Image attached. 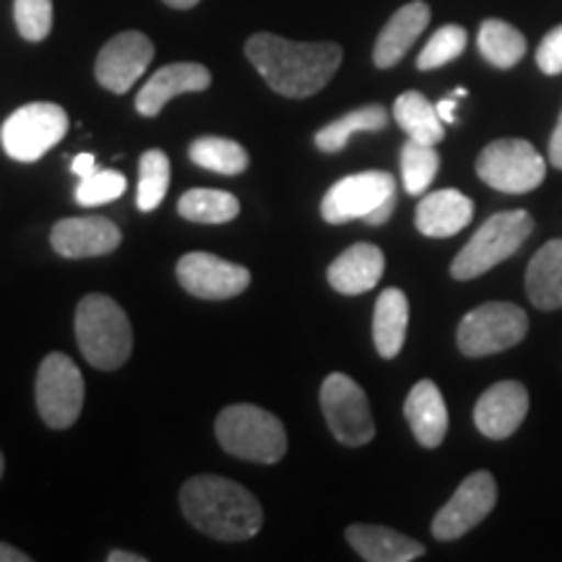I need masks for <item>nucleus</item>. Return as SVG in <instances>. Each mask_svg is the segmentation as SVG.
<instances>
[{
    "mask_svg": "<svg viewBox=\"0 0 562 562\" xmlns=\"http://www.w3.org/2000/svg\"><path fill=\"white\" fill-rule=\"evenodd\" d=\"M533 232V220L529 211L516 209V211H501V214H492L480 229L474 232V237L463 245V250L453 258L451 263V277L459 281H469L482 277L490 269H495L497 263L508 261L513 252L521 250Z\"/></svg>",
    "mask_w": 562,
    "mask_h": 562,
    "instance_id": "obj_5",
    "label": "nucleus"
},
{
    "mask_svg": "<svg viewBox=\"0 0 562 562\" xmlns=\"http://www.w3.org/2000/svg\"><path fill=\"white\" fill-rule=\"evenodd\" d=\"M167 5H172V9H193V5H199L201 0H165Z\"/></svg>",
    "mask_w": 562,
    "mask_h": 562,
    "instance_id": "obj_41",
    "label": "nucleus"
},
{
    "mask_svg": "<svg viewBox=\"0 0 562 562\" xmlns=\"http://www.w3.org/2000/svg\"><path fill=\"white\" fill-rule=\"evenodd\" d=\"M550 161H552V167L562 170V112H560V121H558V125H554V133L550 138Z\"/></svg>",
    "mask_w": 562,
    "mask_h": 562,
    "instance_id": "obj_36",
    "label": "nucleus"
},
{
    "mask_svg": "<svg viewBox=\"0 0 562 562\" xmlns=\"http://www.w3.org/2000/svg\"><path fill=\"white\" fill-rule=\"evenodd\" d=\"M191 159L203 170L216 175H243L248 170V151L237 140L206 136L191 144Z\"/></svg>",
    "mask_w": 562,
    "mask_h": 562,
    "instance_id": "obj_29",
    "label": "nucleus"
},
{
    "mask_svg": "<svg viewBox=\"0 0 562 562\" xmlns=\"http://www.w3.org/2000/svg\"><path fill=\"white\" fill-rule=\"evenodd\" d=\"M497 503V484L490 472H474L461 482L453 497L438 510L432 533L440 542H453L490 516Z\"/></svg>",
    "mask_w": 562,
    "mask_h": 562,
    "instance_id": "obj_12",
    "label": "nucleus"
},
{
    "mask_svg": "<svg viewBox=\"0 0 562 562\" xmlns=\"http://www.w3.org/2000/svg\"><path fill=\"white\" fill-rule=\"evenodd\" d=\"M529 414V391L518 381L490 385L474 406V425L484 438L505 440L524 425Z\"/></svg>",
    "mask_w": 562,
    "mask_h": 562,
    "instance_id": "obj_15",
    "label": "nucleus"
},
{
    "mask_svg": "<svg viewBox=\"0 0 562 562\" xmlns=\"http://www.w3.org/2000/svg\"><path fill=\"white\" fill-rule=\"evenodd\" d=\"M476 47L490 66L508 70L524 60L526 37L508 21L487 19L482 21L480 34H476Z\"/></svg>",
    "mask_w": 562,
    "mask_h": 562,
    "instance_id": "obj_27",
    "label": "nucleus"
},
{
    "mask_svg": "<svg viewBox=\"0 0 562 562\" xmlns=\"http://www.w3.org/2000/svg\"><path fill=\"white\" fill-rule=\"evenodd\" d=\"M182 220L201 224H227L240 214V203L227 191H211V188H193L182 193L178 203Z\"/></svg>",
    "mask_w": 562,
    "mask_h": 562,
    "instance_id": "obj_28",
    "label": "nucleus"
},
{
    "mask_svg": "<svg viewBox=\"0 0 562 562\" xmlns=\"http://www.w3.org/2000/svg\"><path fill=\"white\" fill-rule=\"evenodd\" d=\"M167 188H170V159H167V154L159 149L146 151L138 161V209L146 211V214L159 209L167 195Z\"/></svg>",
    "mask_w": 562,
    "mask_h": 562,
    "instance_id": "obj_30",
    "label": "nucleus"
},
{
    "mask_svg": "<svg viewBox=\"0 0 562 562\" xmlns=\"http://www.w3.org/2000/svg\"><path fill=\"white\" fill-rule=\"evenodd\" d=\"M154 60V42L140 32H123L102 47L97 58V81L112 94H125Z\"/></svg>",
    "mask_w": 562,
    "mask_h": 562,
    "instance_id": "obj_14",
    "label": "nucleus"
},
{
    "mask_svg": "<svg viewBox=\"0 0 562 562\" xmlns=\"http://www.w3.org/2000/svg\"><path fill=\"white\" fill-rule=\"evenodd\" d=\"M476 175L495 191L521 195L537 191L544 182L547 161L529 140L501 138L492 140L476 157Z\"/></svg>",
    "mask_w": 562,
    "mask_h": 562,
    "instance_id": "obj_7",
    "label": "nucleus"
},
{
    "mask_svg": "<svg viewBox=\"0 0 562 562\" xmlns=\"http://www.w3.org/2000/svg\"><path fill=\"white\" fill-rule=\"evenodd\" d=\"M385 125H389V110L383 104H364V108L347 112L339 121L328 123L326 128L315 133V146L326 154H339L355 133H378Z\"/></svg>",
    "mask_w": 562,
    "mask_h": 562,
    "instance_id": "obj_26",
    "label": "nucleus"
},
{
    "mask_svg": "<svg viewBox=\"0 0 562 562\" xmlns=\"http://www.w3.org/2000/svg\"><path fill=\"white\" fill-rule=\"evenodd\" d=\"M216 440L224 451L252 463H277L286 453V432L279 417L252 404L227 406L216 417Z\"/></svg>",
    "mask_w": 562,
    "mask_h": 562,
    "instance_id": "obj_4",
    "label": "nucleus"
},
{
    "mask_svg": "<svg viewBox=\"0 0 562 562\" xmlns=\"http://www.w3.org/2000/svg\"><path fill=\"white\" fill-rule=\"evenodd\" d=\"M404 414L419 446L438 448L448 432V409L442 393L432 381H419L409 391L404 404Z\"/></svg>",
    "mask_w": 562,
    "mask_h": 562,
    "instance_id": "obj_21",
    "label": "nucleus"
},
{
    "mask_svg": "<svg viewBox=\"0 0 562 562\" xmlns=\"http://www.w3.org/2000/svg\"><path fill=\"white\" fill-rule=\"evenodd\" d=\"M347 542L368 562H412L425 554V547L414 539L372 524L349 526Z\"/></svg>",
    "mask_w": 562,
    "mask_h": 562,
    "instance_id": "obj_22",
    "label": "nucleus"
},
{
    "mask_svg": "<svg viewBox=\"0 0 562 562\" xmlns=\"http://www.w3.org/2000/svg\"><path fill=\"white\" fill-rule=\"evenodd\" d=\"M70 170L79 175V178H87V175L97 172V157L94 154H79V157L70 161Z\"/></svg>",
    "mask_w": 562,
    "mask_h": 562,
    "instance_id": "obj_37",
    "label": "nucleus"
},
{
    "mask_svg": "<svg viewBox=\"0 0 562 562\" xmlns=\"http://www.w3.org/2000/svg\"><path fill=\"white\" fill-rule=\"evenodd\" d=\"M537 66L547 76L562 74V24L544 34V40L537 47Z\"/></svg>",
    "mask_w": 562,
    "mask_h": 562,
    "instance_id": "obj_35",
    "label": "nucleus"
},
{
    "mask_svg": "<svg viewBox=\"0 0 562 562\" xmlns=\"http://www.w3.org/2000/svg\"><path fill=\"white\" fill-rule=\"evenodd\" d=\"M453 97H456V100H463V97H467V89H463V87H459V89H456V91H453Z\"/></svg>",
    "mask_w": 562,
    "mask_h": 562,
    "instance_id": "obj_42",
    "label": "nucleus"
},
{
    "mask_svg": "<svg viewBox=\"0 0 562 562\" xmlns=\"http://www.w3.org/2000/svg\"><path fill=\"white\" fill-rule=\"evenodd\" d=\"M50 243L63 258H97L117 250L121 229L102 216H76L55 224Z\"/></svg>",
    "mask_w": 562,
    "mask_h": 562,
    "instance_id": "obj_16",
    "label": "nucleus"
},
{
    "mask_svg": "<svg viewBox=\"0 0 562 562\" xmlns=\"http://www.w3.org/2000/svg\"><path fill=\"white\" fill-rule=\"evenodd\" d=\"M182 290L201 300H229L248 290L250 271L211 252H188L178 261Z\"/></svg>",
    "mask_w": 562,
    "mask_h": 562,
    "instance_id": "obj_13",
    "label": "nucleus"
},
{
    "mask_svg": "<svg viewBox=\"0 0 562 562\" xmlns=\"http://www.w3.org/2000/svg\"><path fill=\"white\" fill-rule=\"evenodd\" d=\"M472 199L453 188H446V191H435L419 201L414 222L425 237H453L472 222Z\"/></svg>",
    "mask_w": 562,
    "mask_h": 562,
    "instance_id": "obj_20",
    "label": "nucleus"
},
{
    "mask_svg": "<svg viewBox=\"0 0 562 562\" xmlns=\"http://www.w3.org/2000/svg\"><path fill=\"white\" fill-rule=\"evenodd\" d=\"M68 131V115L60 104L32 102L19 108L0 128V144L16 161H37Z\"/></svg>",
    "mask_w": 562,
    "mask_h": 562,
    "instance_id": "obj_9",
    "label": "nucleus"
},
{
    "mask_svg": "<svg viewBox=\"0 0 562 562\" xmlns=\"http://www.w3.org/2000/svg\"><path fill=\"white\" fill-rule=\"evenodd\" d=\"M406 328H409V300L402 290L391 286L378 297L372 315V341L383 360H393L402 351Z\"/></svg>",
    "mask_w": 562,
    "mask_h": 562,
    "instance_id": "obj_23",
    "label": "nucleus"
},
{
    "mask_svg": "<svg viewBox=\"0 0 562 562\" xmlns=\"http://www.w3.org/2000/svg\"><path fill=\"white\" fill-rule=\"evenodd\" d=\"M396 209V180L393 175L372 170L341 178L328 188L321 203V214L328 224L364 220L372 227L389 222Z\"/></svg>",
    "mask_w": 562,
    "mask_h": 562,
    "instance_id": "obj_6",
    "label": "nucleus"
},
{
    "mask_svg": "<svg viewBox=\"0 0 562 562\" xmlns=\"http://www.w3.org/2000/svg\"><path fill=\"white\" fill-rule=\"evenodd\" d=\"M180 505L195 529L220 542H245L263 526V508L248 490L224 476H193L182 484Z\"/></svg>",
    "mask_w": 562,
    "mask_h": 562,
    "instance_id": "obj_2",
    "label": "nucleus"
},
{
    "mask_svg": "<svg viewBox=\"0 0 562 562\" xmlns=\"http://www.w3.org/2000/svg\"><path fill=\"white\" fill-rule=\"evenodd\" d=\"M385 258L378 245L357 243L328 266V281L341 294H364L383 277Z\"/></svg>",
    "mask_w": 562,
    "mask_h": 562,
    "instance_id": "obj_19",
    "label": "nucleus"
},
{
    "mask_svg": "<svg viewBox=\"0 0 562 562\" xmlns=\"http://www.w3.org/2000/svg\"><path fill=\"white\" fill-rule=\"evenodd\" d=\"M3 469H5V461H3V453H0V476H3Z\"/></svg>",
    "mask_w": 562,
    "mask_h": 562,
    "instance_id": "obj_43",
    "label": "nucleus"
},
{
    "mask_svg": "<svg viewBox=\"0 0 562 562\" xmlns=\"http://www.w3.org/2000/svg\"><path fill=\"white\" fill-rule=\"evenodd\" d=\"M245 55L273 91L292 100L318 94L344 58L334 42H290L277 34H252Z\"/></svg>",
    "mask_w": 562,
    "mask_h": 562,
    "instance_id": "obj_1",
    "label": "nucleus"
},
{
    "mask_svg": "<svg viewBox=\"0 0 562 562\" xmlns=\"http://www.w3.org/2000/svg\"><path fill=\"white\" fill-rule=\"evenodd\" d=\"M0 562H30V554L16 550V547L0 542Z\"/></svg>",
    "mask_w": 562,
    "mask_h": 562,
    "instance_id": "obj_39",
    "label": "nucleus"
},
{
    "mask_svg": "<svg viewBox=\"0 0 562 562\" xmlns=\"http://www.w3.org/2000/svg\"><path fill=\"white\" fill-rule=\"evenodd\" d=\"M529 331V315L513 302H484L463 315L459 349L467 357H487L516 347Z\"/></svg>",
    "mask_w": 562,
    "mask_h": 562,
    "instance_id": "obj_8",
    "label": "nucleus"
},
{
    "mask_svg": "<svg viewBox=\"0 0 562 562\" xmlns=\"http://www.w3.org/2000/svg\"><path fill=\"white\" fill-rule=\"evenodd\" d=\"M430 24V5L414 0L393 13L389 24L383 26L381 37L375 42L372 60L378 68H393L398 60L409 53V47L419 40V34Z\"/></svg>",
    "mask_w": 562,
    "mask_h": 562,
    "instance_id": "obj_18",
    "label": "nucleus"
},
{
    "mask_svg": "<svg viewBox=\"0 0 562 562\" xmlns=\"http://www.w3.org/2000/svg\"><path fill=\"white\" fill-rule=\"evenodd\" d=\"M467 42H469V34L463 26L459 24L440 26V30L430 37V42L425 45V50L419 53L417 68L419 70L442 68L446 63L456 60L463 50H467Z\"/></svg>",
    "mask_w": 562,
    "mask_h": 562,
    "instance_id": "obj_32",
    "label": "nucleus"
},
{
    "mask_svg": "<svg viewBox=\"0 0 562 562\" xmlns=\"http://www.w3.org/2000/svg\"><path fill=\"white\" fill-rule=\"evenodd\" d=\"M19 34L30 42H42L53 30V0H13Z\"/></svg>",
    "mask_w": 562,
    "mask_h": 562,
    "instance_id": "obj_34",
    "label": "nucleus"
},
{
    "mask_svg": "<svg viewBox=\"0 0 562 562\" xmlns=\"http://www.w3.org/2000/svg\"><path fill=\"white\" fill-rule=\"evenodd\" d=\"M83 406V375L60 351L47 355L37 372V409L53 430H66L79 419Z\"/></svg>",
    "mask_w": 562,
    "mask_h": 562,
    "instance_id": "obj_10",
    "label": "nucleus"
},
{
    "mask_svg": "<svg viewBox=\"0 0 562 562\" xmlns=\"http://www.w3.org/2000/svg\"><path fill=\"white\" fill-rule=\"evenodd\" d=\"M442 123H456V97H448V100H440L435 104Z\"/></svg>",
    "mask_w": 562,
    "mask_h": 562,
    "instance_id": "obj_38",
    "label": "nucleus"
},
{
    "mask_svg": "<svg viewBox=\"0 0 562 562\" xmlns=\"http://www.w3.org/2000/svg\"><path fill=\"white\" fill-rule=\"evenodd\" d=\"M393 121L402 125L406 136L419 140V144L438 146L446 138V128H442L446 123L440 121L435 104L425 94H419V91H404L393 102Z\"/></svg>",
    "mask_w": 562,
    "mask_h": 562,
    "instance_id": "obj_25",
    "label": "nucleus"
},
{
    "mask_svg": "<svg viewBox=\"0 0 562 562\" xmlns=\"http://www.w3.org/2000/svg\"><path fill=\"white\" fill-rule=\"evenodd\" d=\"M128 188V182L121 172L115 170H97L81 178L79 188H76V203L79 206H102V203H110L115 199H121Z\"/></svg>",
    "mask_w": 562,
    "mask_h": 562,
    "instance_id": "obj_33",
    "label": "nucleus"
},
{
    "mask_svg": "<svg viewBox=\"0 0 562 562\" xmlns=\"http://www.w3.org/2000/svg\"><path fill=\"white\" fill-rule=\"evenodd\" d=\"M440 170V154L435 146L419 144V140H406L402 149V178L409 195H422L430 188L435 175Z\"/></svg>",
    "mask_w": 562,
    "mask_h": 562,
    "instance_id": "obj_31",
    "label": "nucleus"
},
{
    "mask_svg": "<svg viewBox=\"0 0 562 562\" xmlns=\"http://www.w3.org/2000/svg\"><path fill=\"white\" fill-rule=\"evenodd\" d=\"M211 74L201 63H170V66L159 68L144 89L136 97V110L140 115L154 117L165 110V104L178 94H188V91H203L209 89Z\"/></svg>",
    "mask_w": 562,
    "mask_h": 562,
    "instance_id": "obj_17",
    "label": "nucleus"
},
{
    "mask_svg": "<svg viewBox=\"0 0 562 562\" xmlns=\"http://www.w3.org/2000/svg\"><path fill=\"white\" fill-rule=\"evenodd\" d=\"M321 409L334 438L349 448H360L375 438L370 404L364 391L344 372H331L321 385Z\"/></svg>",
    "mask_w": 562,
    "mask_h": 562,
    "instance_id": "obj_11",
    "label": "nucleus"
},
{
    "mask_svg": "<svg viewBox=\"0 0 562 562\" xmlns=\"http://www.w3.org/2000/svg\"><path fill=\"white\" fill-rule=\"evenodd\" d=\"M76 339L97 370H117L128 362L133 331L128 315L108 294H87L76 307Z\"/></svg>",
    "mask_w": 562,
    "mask_h": 562,
    "instance_id": "obj_3",
    "label": "nucleus"
},
{
    "mask_svg": "<svg viewBox=\"0 0 562 562\" xmlns=\"http://www.w3.org/2000/svg\"><path fill=\"white\" fill-rule=\"evenodd\" d=\"M108 560H110V562H144L146 558H140V554H131V552L115 550V552H110Z\"/></svg>",
    "mask_w": 562,
    "mask_h": 562,
    "instance_id": "obj_40",
    "label": "nucleus"
},
{
    "mask_svg": "<svg viewBox=\"0 0 562 562\" xmlns=\"http://www.w3.org/2000/svg\"><path fill=\"white\" fill-rule=\"evenodd\" d=\"M526 292L539 311L562 307V240L539 248L526 269Z\"/></svg>",
    "mask_w": 562,
    "mask_h": 562,
    "instance_id": "obj_24",
    "label": "nucleus"
}]
</instances>
